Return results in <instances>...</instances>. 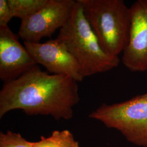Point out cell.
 Returning <instances> with one entry per match:
<instances>
[{"instance_id": "obj_1", "label": "cell", "mask_w": 147, "mask_h": 147, "mask_svg": "<svg viewBox=\"0 0 147 147\" xmlns=\"http://www.w3.org/2000/svg\"><path fill=\"white\" fill-rule=\"evenodd\" d=\"M79 101L76 80L50 74L37 64L20 78L3 84L0 90V118L10 111L20 109L29 116L68 120Z\"/></svg>"}, {"instance_id": "obj_2", "label": "cell", "mask_w": 147, "mask_h": 147, "mask_svg": "<svg viewBox=\"0 0 147 147\" xmlns=\"http://www.w3.org/2000/svg\"><path fill=\"white\" fill-rule=\"evenodd\" d=\"M56 39L76 59L84 78L107 72L120 62L118 56L111 55L101 47L78 0L72 16L59 30Z\"/></svg>"}, {"instance_id": "obj_3", "label": "cell", "mask_w": 147, "mask_h": 147, "mask_svg": "<svg viewBox=\"0 0 147 147\" xmlns=\"http://www.w3.org/2000/svg\"><path fill=\"white\" fill-rule=\"evenodd\" d=\"M100 45L111 55L118 56L128 44L130 8L123 0H78Z\"/></svg>"}, {"instance_id": "obj_4", "label": "cell", "mask_w": 147, "mask_h": 147, "mask_svg": "<svg viewBox=\"0 0 147 147\" xmlns=\"http://www.w3.org/2000/svg\"><path fill=\"white\" fill-rule=\"evenodd\" d=\"M89 117L119 131L129 142L147 147L146 93L112 105L103 103Z\"/></svg>"}, {"instance_id": "obj_5", "label": "cell", "mask_w": 147, "mask_h": 147, "mask_svg": "<svg viewBox=\"0 0 147 147\" xmlns=\"http://www.w3.org/2000/svg\"><path fill=\"white\" fill-rule=\"evenodd\" d=\"M76 5L74 0H49L42 9L21 21L19 36L30 42H39L44 38H51L67 24Z\"/></svg>"}, {"instance_id": "obj_6", "label": "cell", "mask_w": 147, "mask_h": 147, "mask_svg": "<svg viewBox=\"0 0 147 147\" xmlns=\"http://www.w3.org/2000/svg\"><path fill=\"white\" fill-rule=\"evenodd\" d=\"M129 8V38L121 61L131 71H147V0H137Z\"/></svg>"}, {"instance_id": "obj_7", "label": "cell", "mask_w": 147, "mask_h": 147, "mask_svg": "<svg viewBox=\"0 0 147 147\" xmlns=\"http://www.w3.org/2000/svg\"><path fill=\"white\" fill-rule=\"evenodd\" d=\"M24 45L37 64L42 65L49 73L67 75L77 82L84 79L76 59L56 38L45 42H24Z\"/></svg>"}, {"instance_id": "obj_8", "label": "cell", "mask_w": 147, "mask_h": 147, "mask_svg": "<svg viewBox=\"0 0 147 147\" xmlns=\"http://www.w3.org/2000/svg\"><path fill=\"white\" fill-rule=\"evenodd\" d=\"M37 65L8 26L0 27V79L4 83L20 78Z\"/></svg>"}, {"instance_id": "obj_9", "label": "cell", "mask_w": 147, "mask_h": 147, "mask_svg": "<svg viewBox=\"0 0 147 147\" xmlns=\"http://www.w3.org/2000/svg\"><path fill=\"white\" fill-rule=\"evenodd\" d=\"M13 18L21 21L35 14L46 5L49 0H8Z\"/></svg>"}, {"instance_id": "obj_10", "label": "cell", "mask_w": 147, "mask_h": 147, "mask_svg": "<svg viewBox=\"0 0 147 147\" xmlns=\"http://www.w3.org/2000/svg\"><path fill=\"white\" fill-rule=\"evenodd\" d=\"M33 147H80L73 134L68 130L54 131L48 137L42 136L40 140L33 142Z\"/></svg>"}, {"instance_id": "obj_11", "label": "cell", "mask_w": 147, "mask_h": 147, "mask_svg": "<svg viewBox=\"0 0 147 147\" xmlns=\"http://www.w3.org/2000/svg\"><path fill=\"white\" fill-rule=\"evenodd\" d=\"M33 142L27 141L20 134L8 131L0 134V147H33Z\"/></svg>"}, {"instance_id": "obj_12", "label": "cell", "mask_w": 147, "mask_h": 147, "mask_svg": "<svg viewBox=\"0 0 147 147\" xmlns=\"http://www.w3.org/2000/svg\"><path fill=\"white\" fill-rule=\"evenodd\" d=\"M13 18L8 0H0V27L8 26Z\"/></svg>"}, {"instance_id": "obj_13", "label": "cell", "mask_w": 147, "mask_h": 147, "mask_svg": "<svg viewBox=\"0 0 147 147\" xmlns=\"http://www.w3.org/2000/svg\"><path fill=\"white\" fill-rule=\"evenodd\" d=\"M146 94H147V93H146Z\"/></svg>"}]
</instances>
